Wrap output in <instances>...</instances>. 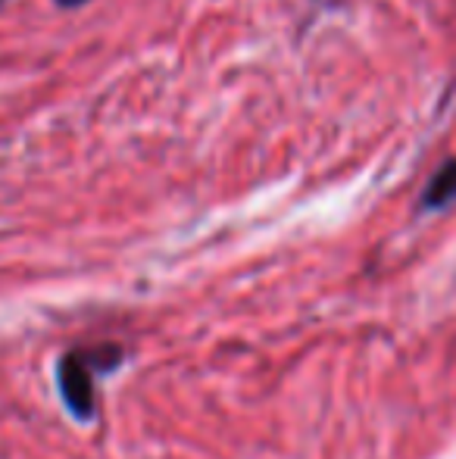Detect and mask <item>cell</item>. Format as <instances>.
<instances>
[{
	"mask_svg": "<svg viewBox=\"0 0 456 459\" xmlns=\"http://www.w3.org/2000/svg\"><path fill=\"white\" fill-rule=\"evenodd\" d=\"M122 363V351L104 344L98 351H73L56 363L60 397L75 419L94 416V372H113Z\"/></svg>",
	"mask_w": 456,
	"mask_h": 459,
	"instance_id": "cell-1",
	"label": "cell"
},
{
	"mask_svg": "<svg viewBox=\"0 0 456 459\" xmlns=\"http://www.w3.org/2000/svg\"><path fill=\"white\" fill-rule=\"evenodd\" d=\"M453 197H456V160L447 163L444 169L432 178V185H428V191H426V206L428 210H438V206L451 204Z\"/></svg>",
	"mask_w": 456,
	"mask_h": 459,
	"instance_id": "cell-2",
	"label": "cell"
},
{
	"mask_svg": "<svg viewBox=\"0 0 456 459\" xmlns=\"http://www.w3.org/2000/svg\"><path fill=\"white\" fill-rule=\"evenodd\" d=\"M63 6H75V4H85V0H60Z\"/></svg>",
	"mask_w": 456,
	"mask_h": 459,
	"instance_id": "cell-3",
	"label": "cell"
}]
</instances>
